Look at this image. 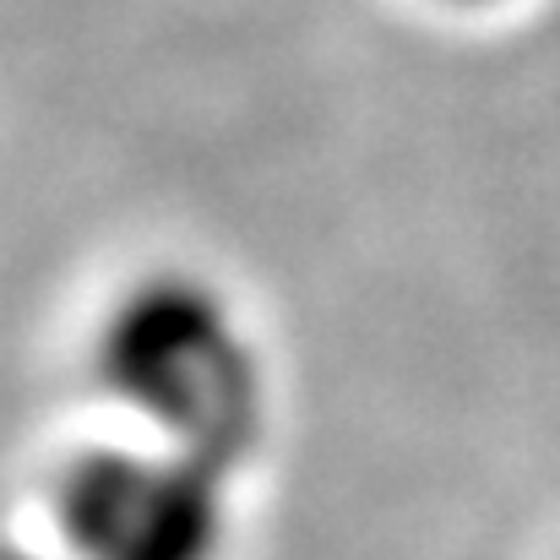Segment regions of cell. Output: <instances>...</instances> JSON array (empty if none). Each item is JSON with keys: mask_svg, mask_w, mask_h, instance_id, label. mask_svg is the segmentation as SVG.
Returning <instances> with one entry per match:
<instances>
[{"mask_svg": "<svg viewBox=\"0 0 560 560\" xmlns=\"http://www.w3.org/2000/svg\"><path fill=\"white\" fill-rule=\"evenodd\" d=\"M234 474L109 435L77 446L49 479V528L66 560H223L234 545Z\"/></svg>", "mask_w": 560, "mask_h": 560, "instance_id": "7a4b0ae2", "label": "cell"}, {"mask_svg": "<svg viewBox=\"0 0 560 560\" xmlns=\"http://www.w3.org/2000/svg\"><path fill=\"white\" fill-rule=\"evenodd\" d=\"M93 381L131 435L245 474L267 446L272 381L240 300L180 261L126 278L93 327Z\"/></svg>", "mask_w": 560, "mask_h": 560, "instance_id": "6da1fadb", "label": "cell"}, {"mask_svg": "<svg viewBox=\"0 0 560 560\" xmlns=\"http://www.w3.org/2000/svg\"><path fill=\"white\" fill-rule=\"evenodd\" d=\"M441 5H463V11H479V5H501V0H441Z\"/></svg>", "mask_w": 560, "mask_h": 560, "instance_id": "3957f363", "label": "cell"}]
</instances>
